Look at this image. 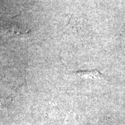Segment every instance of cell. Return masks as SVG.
<instances>
[{"label":"cell","instance_id":"cell-1","mask_svg":"<svg viewBox=\"0 0 125 125\" xmlns=\"http://www.w3.org/2000/svg\"><path fill=\"white\" fill-rule=\"evenodd\" d=\"M74 74L78 75L82 78H89L93 79H104L105 76L97 70H93L91 71H79L74 72Z\"/></svg>","mask_w":125,"mask_h":125}]
</instances>
